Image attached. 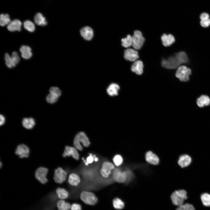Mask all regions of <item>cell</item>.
I'll return each instance as SVG.
<instances>
[{"instance_id":"cell-24","label":"cell","mask_w":210,"mask_h":210,"mask_svg":"<svg viewBox=\"0 0 210 210\" xmlns=\"http://www.w3.org/2000/svg\"><path fill=\"white\" fill-rule=\"evenodd\" d=\"M80 178L79 176L75 173H71L69 177L68 182L71 185L77 186L80 183Z\"/></svg>"},{"instance_id":"cell-43","label":"cell","mask_w":210,"mask_h":210,"mask_svg":"<svg viewBox=\"0 0 210 210\" xmlns=\"http://www.w3.org/2000/svg\"><path fill=\"white\" fill-rule=\"evenodd\" d=\"M0 125H1L4 123L5 121V118L1 114L0 115Z\"/></svg>"},{"instance_id":"cell-7","label":"cell","mask_w":210,"mask_h":210,"mask_svg":"<svg viewBox=\"0 0 210 210\" xmlns=\"http://www.w3.org/2000/svg\"><path fill=\"white\" fill-rule=\"evenodd\" d=\"M48 171L47 168L43 167H39L36 171V178L41 183H46L48 181L47 176Z\"/></svg>"},{"instance_id":"cell-38","label":"cell","mask_w":210,"mask_h":210,"mask_svg":"<svg viewBox=\"0 0 210 210\" xmlns=\"http://www.w3.org/2000/svg\"><path fill=\"white\" fill-rule=\"evenodd\" d=\"M11 57L14 64L16 65L20 61V58L18 53L14 51L12 54Z\"/></svg>"},{"instance_id":"cell-36","label":"cell","mask_w":210,"mask_h":210,"mask_svg":"<svg viewBox=\"0 0 210 210\" xmlns=\"http://www.w3.org/2000/svg\"><path fill=\"white\" fill-rule=\"evenodd\" d=\"M59 97L53 94L50 93L46 97L47 102L50 103H54L58 100Z\"/></svg>"},{"instance_id":"cell-2","label":"cell","mask_w":210,"mask_h":210,"mask_svg":"<svg viewBox=\"0 0 210 210\" xmlns=\"http://www.w3.org/2000/svg\"><path fill=\"white\" fill-rule=\"evenodd\" d=\"M82 143L85 147H88L90 144V142L85 134L83 132H78L75 136L74 140V144L75 148L78 150L82 151L83 147L81 145Z\"/></svg>"},{"instance_id":"cell-14","label":"cell","mask_w":210,"mask_h":210,"mask_svg":"<svg viewBox=\"0 0 210 210\" xmlns=\"http://www.w3.org/2000/svg\"><path fill=\"white\" fill-rule=\"evenodd\" d=\"M70 156H71L76 160L79 159V154L76 149L73 147L66 146L65 147L63 156L65 157Z\"/></svg>"},{"instance_id":"cell-40","label":"cell","mask_w":210,"mask_h":210,"mask_svg":"<svg viewBox=\"0 0 210 210\" xmlns=\"http://www.w3.org/2000/svg\"><path fill=\"white\" fill-rule=\"evenodd\" d=\"M71 210H82V207L80 204L74 203L71 205Z\"/></svg>"},{"instance_id":"cell-20","label":"cell","mask_w":210,"mask_h":210,"mask_svg":"<svg viewBox=\"0 0 210 210\" xmlns=\"http://www.w3.org/2000/svg\"><path fill=\"white\" fill-rule=\"evenodd\" d=\"M20 51L21 53L22 57L26 60L29 59L32 56L31 49L29 46L23 45L20 49Z\"/></svg>"},{"instance_id":"cell-37","label":"cell","mask_w":210,"mask_h":210,"mask_svg":"<svg viewBox=\"0 0 210 210\" xmlns=\"http://www.w3.org/2000/svg\"><path fill=\"white\" fill-rule=\"evenodd\" d=\"M50 93L55 95L59 97L61 95V92L60 90L57 87H51L49 90Z\"/></svg>"},{"instance_id":"cell-12","label":"cell","mask_w":210,"mask_h":210,"mask_svg":"<svg viewBox=\"0 0 210 210\" xmlns=\"http://www.w3.org/2000/svg\"><path fill=\"white\" fill-rule=\"evenodd\" d=\"M30 152L28 147L24 144L18 145L15 150V154L19 156L20 158H27Z\"/></svg>"},{"instance_id":"cell-21","label":"cell","mask_w":210,"mask_h":210,"mask_svg":"<svg viewBox=\"0 0 210 210\" xmlns=\"http://www.w3.org/2000/svg\"><path fill=\"white\" fill-rule=\"evenodd\" d=\"M120 89V86L118 84L115 83H112L107 87L106 92L109 95L114 96L118 95Z\"/></svg>"},{"instance_id":"cell-33","label":"cell","mask_w":210,"mask_h":210,"mask_svg":"<svg viewBox=\"0 0 210 210\" xmlns=\"http://www.w3.org/2000/svg\"><path fill=\"white\" fill-rule=\"evenodd\" d=\"M5 60L6 64L8 68H12L15 66L16 65L13 63L11 56L8 53L5 54Z\"/></svg>"},{"instance_id":"cell-9","label":"cell","mask_w":210,"mask_h":210,"mask_svg":"<svg viewBox=\"0 0 210 210\" xmlns=\"http://www.w3.org/2000/svg\"><path fill=\"white\" fill-rule=\"evenodd\" d=\"M115 167L114 164L109 161H105L102 164L100 170V173L104 178H107L111 174V171Z\"/></svg>"},{"instance_id":"cell-29","label":"cell","mask_w":210,"mask_h":210,"mask_svg":"<svg viewBox=\"0 0 210 210\" xmlns=\"http://www.w3.org/2000/svg\"><path fill=\"white\" fill-rule=\"evenodd\" d=\"M9 15L7 14H1L0 15V24L3 27L8 24L10 22Z\"/></svg>"},{"instance_id":"cell-31","label":"cell","mask_w":210,"mask_h":210,"mask_svg":"<svg viewBox=\"0 0 210 210\" xmlns=\"http://www.w3.org/2000/svg\"><path fill=\"white\" fill-rule=\"evenodd\" d=\"M122 46L125 48L130 47L132 45V36L128 35L126 38L121 39Z\"/></svg>"},{"instance_id":"cell-18","label":"cell","mask_w":210,"mask_h":210,"mask_svg":"<svg viewBox=\"0 0 210 210\" xmlns=\"http://www.w3.org/2000/svg\"><path fill=\"white\" fill-rule=\"evenodd\" d=\"M163 45L165 47L169 46L172 44L175 41L174 36L171 34H163L161 37Z\"/></svg>"},{"instance_id":"cell-6","label":"cell","mask_w":210,"mask_h":210,"mask_svg":"<svg viewBox=\"0 0 210 210\" xmlns=\"http://www.w3.org/2000/svg\"><path fill=\"white\" fill-rule=\"evenodd\" d=\"M145 39L141 32L139 30L134 31L132 36V46L135 50H140L144 42Z\"/></svg>"},{"instance_id":"cell-27","label":"cell","mask_w":210,"mask_h":210,"mask_svg":"<svg viewBox=\"0 0 210 210\" xmlns=\"http://www.w3.org/2000/svg\"><path fill=\"white\" fill-rule=\"evenodd\" d=\"M56 192L58 197L61 200H64L67 198L69 194L68 192L65 189L59 188L56 190Z\"/></svg>"},{"instance_id":"cell-22","label":"cell","mask_w":210,"mask_h":210,"mask_svg":"<svg viewBox=\"0 0 210 210\" xmlns=\"http://www.w3.org/2000/svg\"><path fill=\"white\" fill-rule=\"evenodd\" d=\"M197 103L200 107L208 106L210 104V99L207 95H202L197 99Z\"/></svg>"},{"instance_id":"cell-28","label":"cell","mask_w":210,"mask_h":210,"mask_svg":"<svg viewBox=\"0 0 210 210\" xmlns=\"http://www.w3.org/2000/svg\"><path fill=\"white\" fill-rule=\"evenodd\" d=\"M113 206L114 208L117 209H121L124 207V202L120 199L116 198L113 200Z\"/></svg>"},{"instance_id":"cell-15","label":"cell","mask_w":210,"mask_h":210,"mask_svg":"<svg viewBox=\"0 0 210 210\" xmlns=\"http://www.w3.org/2000/svg\"><path fill=\"white\" fill-rule=\"evenodd\" d=\"M81 36L86 40H90L93 38V32L92 29L88 26L82 28L80 31Z\"/></svg>"},{"instance_id":"cell-34","label":"cell","mask_w":210,"mask_h":210,"mask_svg":"<svg viewBox=\"0 0 210 210\" xmlns=\"http://www.w3.org/2000/svg\"><path fill=\"white\" fill-rule=\"evenodd\" d=\"M176 210H195L193 206L189 203H186L178 206Z\"/></svg>"},{"instance_id":"cell-13","label":"cell","mask_w":210,"mask_h":210,"mask_svg":"<svg viewBox=\"0 0 210 210\" xmlns=\"http://www.w3.org/2000/svg\"><path fill=\"white\" fill-rule=\"evenodd\" d=\"M124 57L127 60L134 61L139 58V56L137 51L132 48H128L124 52Z\"/></svg>"},{"instance_id":"cell-3","label":"cell","mask_w":210,"mask_h":210,"mask_svg":"<svg viewBox=\"0 0 210 210\" xmlns=\"http://www.w3.org/2000/svg\"><path fill=\"white\" fill-rule=\"evenodd\" d=\"M187 198V192L183 189L175 191L171 196L173 204L178 206L183 204L184 200Z\"/></svg>"},{"instance_id":"cell-4","label":"cell","mask_w":210,"mask_h":210,"mask_svg":"<svg viewBox=\"0 0 210 210\" xmlns=\"http://www.w3.org/2000/svg\"><path fill=\"white\" fill-rule=\"evenodd\" d=\"M80 197L83 202L89 205H94L98 201L97 198L94 194L90 191L82 192L80 194Z\"/></svg>"},{"instance_id":"cell-16","label":"cell","mask_w":210,"mask_h":210,"mask_svg":"<svg viewBox=\"0 0 210 210\" xmlns=\"http://www.w3.org/2000/svg\"><path fill=\"white\" fill-rule=\"evenodd\" d=\"M22 24V23L20 20L15 19L11 21L8 25L7 28L9 31L11 32L20 31Z\"/></svg>"},{"instance_id":"cell-10","label":"cell","mask_w":210,"mask_h":210,"mask_svg":"<svg viewBox=\"0 0 210 210\" xmlns=\"http://www.w3.org/2000/svg\"><path fill=\"white\" fill-rule=\"evenodd\" d=\"M67 174L65 171L61 167L57 168L54 173V179L55 182L62 183L66 179Z\"/></svg>"},{"instance_id":"cell-45","label":"cell","mask_w":210,"mask_h":210,"mask_svg":"<svg viewBox=\"0 0 210 210\" xmlns=\"http://www.w3.org/2000/svg\"><path fill=\"white\" fill-rule=\"evenodd\" d=\"M1 166H2V163H1H1H0V167H1Z\"/></svg>"},{"instance_id":"cell-11","label":"cell","mask_w":210,"mask_h":210,"mask_svg":"<svg viewBox=\"0 0 210 210\" xmlns=\"http://www.w3.org/2000/svg\"><path fill=\"white\" fill-rule=\"evenodd\" d=\"M113 176L116 182L123 183L125 182L127 178V172H122L119 169H116L113 171Z\"/></svg>"},{"instance_id":"cell-23","label":"cell","mask_w":210,"mask_h":210,"mask_svg":"<svg viewBox=\"0 0 210 210\" xmlns=\"http://www.w3.org/2000/svg\"><path fill=\"white\" fill-rule=\"evenodd\" d=\"M34 20L36 24L38 25L44 26L47 24L46 18L40 13H37L35 15Z\"/></svg>"},{"instance_id":"cell-41","label":"cell","mask_w":210,"mask_h":210,"mask_svg":"<svg viewBox=\"0 0 210 210\" xmlns=\"http://www.w3.org/2000/svg\"><path fill=\"white\" fill-rule=\"evenodd\" d=\"M209 15L206 13H202L200 16V18L201 20H204L209 19Z\"/></svg>"},{"instance_id":"cell-26","label":"cell","mask_w":210,"mask_h":210,"mask_svg":"<svg viewBox=\"0 0 210 210\" xmlns=\"http://www.w3.org/2000/svg\"><path fill=\"white\" fill-rule=\"evenodd\" d=\"M23 127L27 129L32 128L35 125L34 120L32 118H24L22 121Z\"/></svg>"},{"instance_id":"cell-17","label":"cell","mask_w":210,"mask_h":210,"mask_svg":"<svg viewBox=\"0 0 210 210\" xmlns=\"http://www.w3.org/2000/svg\"><path fill=\"white\" fill-rule=\"evenodd\" d=\"M144 65L142 62L140 60L135 61L132 65V71L138 75L141 74L143 71Z\"/></svg>"},{"instance_id":"cell-1","label":"cell","mask_w":210,"mask_h":210,"mask_svg":"<svg viewBox=\"0 0 210 210\" xmlns=\"http://www.w3.org/2000/svg\"><path fill=\"white\" fill-rule=\"evenodd\" d=\"M188 61L186 54L184 52L181 51L167 58L163 59L161 65L163 67L172 69L178 68L181 64L186 63Z\"/></svg>"},{"instance_id":"cell-32","label":"cell","mask_w":210,"mask_h":210,"mask_svg":"<svg viewBox=\"0 0 210 210\" xmlns=\"http://www.w3.org/2000/svg\"><path fill=\"white\" fill-rule=\"evenodd\" d=\"M23 25L25 29L30 32H33L35 30V25L31 21L29 20L25 21L24 22Z\"/></svg>"},{"instance_id":"cell-44","label":"cell","mask_w":210,"mask_h":210,"mask_svg":"<svg viewBox=\"0 0 210 210\" xmlns=\"http://www.w3.org/2000/svg\"><path fill=\"white\" fill-rule=\"evenodd\" d=\"M94 161H95L96 162H97L98 161V158L97 157H95V158L94 159Z\"/></svg>"},{"instance_id":"cell-19","label":"cell","mask_w":210,"mask_h":210,"mask_svg":"<svg viewBox=\"0 0 210 210\" xmlns=\"http://www.w3.org/2000/svg\"><path fill=\"white\" fill-rule=\"evenodd\" d=\"M146 160L149 163L153 165H157L159 162L158 157L151 151L148 152L145 155Z\"/></svg>"},{"instance_id":"cell-30","label":"cell","mask_w":210,"mask_h":210,"mask_svg":"<svg viewBox=\"0 0 210 210\" xmlns=\"http://www.w3.org/2000/svg\"><path fill=\"white\" fill-rule=\"evenodd\" d=\"M201 199L203 204L206 206H210V194L204 193L201 194Z\"/></svg>"},{"instance_id":"cell-35","label":"cell","mask_w":210,"mask_h":210,"mask_svg":"<svg viewBox=\"0 0 210 210\" xmlns=\"http://www.w3.org/2000/svg\"><path fill=\"white\" fill-rule=\"evenodd\" d=\"M113 160L115 165L117 166L121 165L123 161L122 157L119 155H116L113 158Z\"/></svg>"},{"instance_id":"cell-25","label":"cell","mask_w":210,"mask_h":210,"mask_svg":"<svg viewBox=\"0 0 210 210\" xmlns=\"http://www.w3.org/2000/svg\"><path fill=\"white\" fill-rule=\"evenodd\" d=\"M56 205L58 210H70L71 209L70 204L63 200L58 201Z\"/></svg>"},{"instance_id":"cell-39","label":"cell","mask_w":210,"mask_h":210,"mask_svg":"<svg viewBox=\"0 0 210 210\" xmlns=\"http://www.w3.org/2000/svg\"><path fill=\"white\" fill-rule=\"evenodd\" d=\"M200 24L202 26L204 27H207L210 25V19L201 20Z\"/></svg>"},{"instance_id":"cell-42","label":"cell","mask_w":210,"mask_h":210,"mask_svg":"<svg viewBox=\"0 0 210 210\" xmlns=\"http://www.w3.org/2000/svg\"><path fill=\"white\" fill-rule=\"evenodd\" d=\"M94 160V157L92 156V154H90L87 158L86 161L88 164H91L93 162Z\"/></svg>"},{"instance_id":"cell-8","label":"cell","mask_w":210,"mask_h":210,"mask_svg":"<svg viewBox=\"0 0 210 210\" xmlns=\"http://www.w3.org/2000/svg\"><path fill=\"white\" fill-rule=\"evenodd\" d=\"M192 161V158L190 155L187 154H183L179 156L177 162L181 167L185 168L190 166Z\"/></svg>"},{"instance_id":"cell-5","label":"cell","mask_w":210,"mask_h":210,"mask_svg":"<svg viewBox=\"0 0 210 210\" xmlns=\"http://www.w3.org/2000/svg\"><path fill=\"white\" fill-rule=\"evenodd\" d=\"M191 74L190 69L186 66H181L178 68L176 76L180 81L186 82L189 80V76Z\"/></svg>"}]
</instances>
